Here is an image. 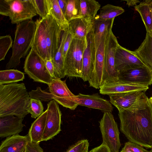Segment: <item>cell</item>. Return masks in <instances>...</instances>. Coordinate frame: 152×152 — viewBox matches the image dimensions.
I'll use <instances>...</instances> for the list:
<instances>
[{"instance_id":"1","label":"cell","mask_w":152,"mask_h":152,"mask_svg":"<svg viewBox=\"0 0 152 152\" xmlns=\"http://www.w3.org/2000/svg\"><path fill=\"white\" fill-rule=\"evenodd\" d=\"M118 116L121 131L129 141L147 148H152V102L150 100L148 106L143 109L118 110Z\"/></svg>"},{"instance_id":"2","label":"cell","mask_w":152,"mask_h":152,"mask_svg":"<svg viewBox=\"0 0 152 152\" xmlns=\"http://www.w3.org/2000/svg\"><path fill=\"white\" fill-rule=\"evenodd\" d=\"M30 97L23 83L0 84V117L13 115L24 118Z\"/></svg>"},{"instance_id":"3","label":"cell","mask_w":152,"mask_h":152,"mask_svg":"<svg viewBox=\"0 0 152 152\" xmlns=\"http://www.w3.org/2000/svg\"><path fill=\"white\" fill-rule=\"evenodd\" d=\"M36 27V21L32 20L17 24L12 47V53L6 64L7 69L17 67L20 63V59L27 55L32 46Z\"/></svg>"},{"instance_id":"4","label":"cell","mask_w":152,"mask_h":152,"mask_svg":"<svg viewBox=\"0 0 152 152\" xmlns=\"http://www.w3.org/2000/svg\"><path fill=\"white\" fill-rule=\"evenodd\" d=\"M0 14L17 24L32 20L37 14L32 0H0Z\"/></svg>"},{"instance_id":"5","label":"cell","mask_w":152,"mask_h":152,"mask_svg":"<svg viewBox=\"0 0 152 152\" xmlns=\"http://www.w3.org/2000/svg\"><path fill=\"white\" fill-rule=\"evenodd\" d=\"M85 40L73 39L64 58L66 76L81 78Z\"/></svg>"},{"instance_id":"6","label":"cell","mask_w":152,"mask_h":152,"mask_svg":"<svg viewBox=\"0 0 152 152\" xmlns=\"http://www.w3.org/2000/svg\"><path fill=\"white\" fill-rule=\"evenodd\" d=\"M110 102L118 110L133 111L143 109L150 100L145 91H134L109 96Z\"/></svg>"},{"instance_id":"7","label":"cell","mask_w":152,"mask_h":152,"mask_svg":"<svg viewBox=\"0 0 152 152\" xmlns=\"http://www.w3.org/2000/svg\"><path fill=\"white\" fill-rule=\"evenodd\" d=\"M23 68L25 72L34 81L48 85L53 80L47 69L45 60L32 48L25 59Z\"/></svg>"},{"instance_id":"8","label":"cell","mask_w":152,"mask_h":152,"mask_svg":"<svg viewBox=\"0 0 152 152\" xmlns=\"http://www.w3.org/2000/svg\"><path fill=\"white\" fill-rule=\"evenodd\" d=\"M99 123L102 144L107 146L110 152H119L121 147L119 132L111 113L104 112Z\"/></svg>"},{"instance_id":"9","label":"cell","mask_w":152,"mask_h":152,"mask_svg":"<svg viewBox=\"0 0 152 152\" xmlns=\"http://www.w3.org/2000/svg\"><path fill=\"white\" fill-rule=\"evenodd\" d=\"M119 45L112 30L108 37L105 47L102 85L118 80L119 72L115 68V54Z\"/></svg>"},{"instance_id":"10","label":"cell","mask_w":152,"mask_h":152,"mask_svg":"<svg viewBox=\"0 0 152 152\" xmlns=\"http://www.w3.org/2000/svg\"><path fill=\"white\" fill-rule=\"evenodd\" d=\"M47 115L42 141L52 139L61 131V113L58 103L53 100L47 104Z\"/></svg>"},{"instance_id":"11","label":"cell","mask_w":152,"mask_h":152,"mask_svg":"<svg viewBox=\"0 0 152 152\" xmlns=\"http://www.w3.org/2000/svg\"><path fill=\"white\" fill-rule=\"evenodd\" d=\"M48 85L53 100L58 103L72 110H75L78 105L73 101V98L75 95L68 88L65 80L53 79Z\"/></svg>"},{"instance_id":"12","label":"cell","mask_w":152,"mask_h":152,"mask_svg":"<svg viewBox=\"0 0 152 152\" xmlns=\"http://www.w3.org/2000/svg\"><path fill=\"white\" fill-rule=\"evenodd\" d=\"M110 32L102 37L96 50L94 65L88 80L90 86L96 89H99L103 84L105 49Z\"/></svg>"},{"instance_id":"13","label":"cell","mask_w":152,"mask_h":152,"mask_svg":"<svg viewBox=\"0 0 152 152\" xmlns=\"http://www.w3.org/2000/svg\"><path fill=\"white\" fill-rule=\"evenodd\" d=\"M115 66L119 72L131 69L148 67L134 51L128 50L119 45L115 51Z\"/></svg>"},{"instance_id":"14","label":"cell","mask_w":152,"mask_h":152,"mask_svg":"<svg viewBox=\"0 0 152 152\" xmlns=\"http://www.w3.org/2000/svg\"><path fill=\"white\" fill-rule=\"evenodd\" d=\"M118 80L148 86L152 84V70L148 67L130 69L119 72Z\"/></svg>"},{"instance_id":"15","label":"cell","mask_w":152,"mask_h":152,"mask_svg":"<svg viewBox=\"0 0 152 152\" xmlns=\"http://www.w3.org/2000/svg\"><path fill=\"white\" fill-rule=\"evenodd\" d=\"M44 19L48 53L50 59L52 60L58 49L62 31L59 25L52 16L48 15Z\"/></svg>"},{"instance_id":"16","label":"cell","mask_w":152,"mask_h":152,"mask_svg":"<svg viewBox=\"0 0 152 152\" xmlns=\"http://www.w3.org/2000/svg\"><path fill=\"white\" fill-rule=\"evenodd\" d=\"M95 55L94 39L92 28L86 37L83 54L81 78L84 81L88 80L94 65Z\"/></svg>"},{"instance_id":"17","label":"cell","mask_w":152,"mask_h":152,"mask_svg":"<svg viewBox=\"0 0 152 152\" xmlns=\"http://www.w3.org/2000/svg\"><path fill=\"white\" fill-rule=\"evenodd\" d=\"M73 99L78 105L99 110L104 112L111 113L113 110V107L110 102L97 94L88 95L79 93L75 95Z\"/></svg>"},{"instance_id":"18","label":"cell","mask_w":152,"mask_h":152,"mask_svg":"<svg viewBox=\"0 0 152 152\" xmlns=\"http://www.w3.org/2000/svg\"><path fill=\"white\" fill-rule=\"evenodd\" d=\"M148 86L129 83L118 80L103 84L99 88L100 93L109 96L134 91H146Z\"/></svg>"},{"instance_id":"19","label":"cell","mask_w":152,"mask_h":152,"mask_svg":"<svg viewBox=\"0 0 152 152\" xmlns=\"http://www.w3.org/2000/svg\"><path fill=\"white\" fill-rule=\"evenodd\" d=\"M36 22V30L31 48L45 61L50 59L47 47L45 19H37Z\"/></svg>"},{"instance_id":"20","label":"cell","mask_w":152,"mask_h":152,"mask_svg":"<svg viewBox=\"0 0 152 152\" xmlns=\"http://www.w3.org/2000/svg\"><path fill=\"white\" fill-rule=\"evenodd\" d=\"M23 118L13 115L0 117V137H7L19 134L23 130Z\"/></svg>"},{"instance_id":"21","label":"cell","mask_w":152,"mask_h":152,"mask_svg":"<svg viewBox=\"0 0 152 152\" xmlns=\"http://www.w3.org/2000/svg\"><path fill=\"white\" fill-rule=\"evenodd\" d=\"M30 141L28 135L22 136L17 134L7 137L2 141L0 152H23Z\"/></svg>"},{"instance_id":"22","label":"cell","mask_w":152,"mask_h":152,"mask_svg":"<svg viewBox=\"0 0 152 152\" xmlns=\"http://www.w3.org/2000/svg\"><path fill=\"white\" fill-rule=\"evenodd\" d=\"M93 22L80 18L68 22V31L73 39L85 40L86 37L92 29Z\"/></svg>"},{"instance_id":"23","label":"cell","mask_w":152,"mask_h":152,"mask_svg":"<svg viewBox=\"0 0 152 152\" xmlns=\"http://www.w3.org/2000/svg\"><path fill=\"white\" fill-rule=\"evenodd\" d=\"M114 19L104 20L94 19V21L92 30L94 37L96 51L102 37L112 30Z\"/></svg>"},{"instance_id":"24","label":"cell","mask_w":152,"mask_h":152,"mask_svg":"<svg viewBox=\"0 0 152 152\" xmlns=\"http://www.w3.org/2000/svg\"><path fill=\"white\" fill-rule=\"evenodd\" d=\"M67 31H62L60 44L54 58L51 60L55 69L56 78L61 79L66 76L64 65V57L63 55V46Z\"/></svg>"},{"instance_id":"25","label":"cell","mask_w":152,"mask_h":152,"mask_svg":"<svg viewBox=\"0 0 152 152\" xmlns=\"http://www.w3.org/2000/svg\"><path fill=\"white\" fill-rule=\"evenodd\" d=\"M47 115L46 110L31 124L28 135L31 142L39 143L42 141Z\"/></svg>"},{"instance_id":"26","label":"cell","mask_w":152,"mask_h":152,"mask_svg":"<svg viewBox=\"0 0 152 152\" xmlns=\"http://www.w3.org/2000/svg\"><path fill=\"white\" fill-rule=\"evenodd\" d=\"M144 63L152 70V35L146 33L140 46L134 51Z\"/></svg>"},{"instance_id":"27","label":"cell","mask_w":152,"mask_h":152,"mask_svg":"<svg viewBox=\"0 0 152 152\" xmlns=\"http://www.w3.org/2000/svg\"><path fill=\"white\" fill-rule=\"evenodd\" d=\"M49 15L52 16L60 27L62 31H68V22L61 10L57 0H47Z\"/></svg>"},{"instance_id":"28","label":"cell","mask_w":152,"mask_h":152,"mask_svg":"<svg viewBox=\"0 0 152 152\" xmlns=\"http://www.w3.org/2000/svg\"><path fill=\"white\" fill-rule=\"evenodd\" d=\"M81 18L93 22L101 5L95 0H80Z\"/></svg>"},{"instance_id":"29","label":"cell","mask_w":152,"mask_h":152,"mask_svg":"<svg viewBox=\"0 0 152 152\" xmlns=\"http://www.w3.org/2000/svg\"><path fill=\"white\" fill-rule=\"evenodd\" d=\"M151 0H145L134 6L140 14L145 27L147 33L152 35V18L151 12Z\"/></svg>"},{"instance_id":"30","label":"cell","mask_w":152,"mask_h":152,"mask_svg":"<svg viewBox=\"0 0 152 152\" xmlns=\"http://www.w3.org/2000/svg\"><path fill=\"white\" fill-rule=\"evenodd\" d=\"M124 11V10L121 7L107 4L101 8L99 14L96 15L94 19L101 20L112 19L122 14Z\"/></svg>"},{"instance_id":"31","label":"cell","mask_w":152,"mask_h":152,"mask_svg":"<svg viewBox=\"0 0 152 152\" xmlns=\"http://www.w3.org/2000/svg\"><path fill=\"white\" fill-rule=\"evenodd\" d=\"M25 78L23 72L17 69H8L0 71V84L15 83L23 81Z\"/></svg>"},{"instance_id":"32","label":"cell","mask_w":152,"mask_h":152,"mask_svg":"<svg viewBox=\"0 0 152 152\" xmlns=\"http://www.w3.org/2000/svg\"><path fill=\"white\" fill-rule=\"evenodd\" d=\"M65 17L68 22L81 18L80 0H67Z\"/></svg>"},{"instance_id":"33","label":"cell","mask_w":152,"mask_h":152,"mask_svg":"<svg viewBox=\"0 0 152 152\" xmlns=\"http://www.w3.org/2000/svg\"><path fill=\"white\" fill-rule=\"evenodd\" d=\"M41 101L37 99H30L28 111L29 113L31 114L32 118H37L44 112L43 106Z\"/></svg>"},{"instance_id":"34","label":"cell","mask_w":152,"mask_h":152,"mask_svg":"<svg viewBox=\"0 0 152 152\" xmlns=\"http://www.w3.org/2000/svg\"><path fill=\"white\" fill-rule=\"evenodd\" d=\"M13 41L10 35L1 36L0 37V61L4 59L9 49L12 47Z\"/></svg>"},{"instance_id":"35","label":"cell","mask_w":152,"mask_h":152,"mask_svg":"<svg viewBox=\"0 0 152 152\" xmlns=\"http://www.w3.org/2000/svg\"><path fill=\"white\" fill-rule=\"evenodd\" d=\"M37 14L41 19H45L49 15L47 0H32Z\"/></svg>"},{"instance_id":"36","label":"cell","mask_w":152,"mask_h":152,"mask_svg":"<svg viewBox=\"0 0 152 152\" xmlns=\"http://www.w3.org/2000/svg\"><path fill=\"white\" fill-rule=\"evenodd\" d=\"M89 146L87 140H82L71 146L65 152H88Z\"/></svg>"},{"instance_id":"37","label":"cell","mask_w":152,"mask_h":152,"mask_svg":"<svg viewBox=\"0 0 152 152\" xmlns=\"http://www.w3.org/2000/svg\"><path fill=\"white\" fill-rule=\"evenodd\" d=\"M121 152H149L142 146L130 141L126 142Z\"/></svg>"},{"instance_id":"38","label":"cell","mask_w":152,"mask_h":152,"mask_svg":"<svg viewBox=\"0 0 152 152\" xmlns=\"http://www.w3.org/2000/svg\"><path fill=\"white\" fill-rule=\"evenodd\" d=\"M26 152H44L39 145V143L29 142L26 148Z\"/></svg>"},{"instance_id":"39","label":"cell","mask_w":152,"mask_h":152,"mask_svg":"<svg viewBox=\"0 0 152 152\" xmlns=\"http://www.w3.org/2000/svg\"><path fill=\"white\" fill-rule=\"evenodd\" d=\"M73 39V38L72 34L67 31V34L63 46V55L64 58L69 49Z\"/></svg>"},{"instance_id":"40","label":"cell","mask_w":152,"mask_h":152,"mask_svg":"<svg viewBox=\"0 0 152 152\" xmlns=\"http://www.w3.org/2000/svg\"><path fill=\"white\" fill-rule=\"evenodd\" d=\"M47 69L53 79H57L55 75V69L51 59L45 60Z\"/></svg>"},{"instance_id":"41","label":"cell","mask_w":152,"mask_h":152,"mask_svg":"<svg viewBox=\"0 0 152 152\" xmlns=\"http://www.w3.org/2000/svg\"><path fill=\"white\" fill-rule=\"evenodd\" d=\"M89 152H110V151L107 146L102 144L99 146L93 148Z\"/></svg>"},{"instance_id":"42","label":"cell","mask_w":152,"mask_h":152,"mask_svg":"<svg viewBox=\"0 0 152 152\" xmlns=\"http://www.w3.org/2000/svg\"><path fill=\"white\" fill-rule=\"evenodd\" d=\"M59 5L65 16L67 0H57Z\"/></svg>"},{"instance_id":"43","label":"cell","mask_w":152,"mask_h":152,"mask_svg":"<svg viewBox=\"0 0 152 152\" xmlns=\"http://www.w3.org/2000/svg\"><path fill=\"white\" fill-rule=\"evenodd\" d=\"M126 2V4L129 7L136 6L137 4L140 2V1L138 0H123Z\"/></svg>"},{"instance_id":"44","label":"cell","mask_w":152,"mask_h":152,"mask_svg":"<svg viewBox=\"0 0 152 152\" xmlns=\"http://www.w3.org/2000/svg\"><path fill=\"white\" fill-rule=\"evenodd\" d=\"M151 12L152 15V0H151Z\"/></svg>"},{"instance_id":"45","label":"cell","mask_w":152,"mask_h":152,"mask_svg":"<svg viewBox=\"0 0 152 152\" xmlns=\"http://www.w3.org/2000/svg\"><path fill=\"white\" fill-rule=\"evenodd\" d=\"M150 99V100H151V102H152V96L151 97L150 99Z\"/></svg>"},{"instance_id":"46","label":"cell","mask_w":152,"mask_h":152,"mask_svg":"<svg viewBox=\"0 0 152 152\" xmlns=\"http://www.w3.org/2000/svg\"><path fill=\"white\" fill-rule=\"evenodd\" d=\"M149 152H152V148H151V150L149 151Z\"/></svg>"},{"instance_id":"47","label":"cell","mask_w":152,"mask_h":152,"mask_svg":"<svg viewBox=\"0 0 152 152\" xmlns=\"http://www.w3.org/2000/svg\"><path fill=\"white\" fill-rule=\"evenodd\" d=\"M23 152H26V149Z\"/></svg>"}]
</instances>
